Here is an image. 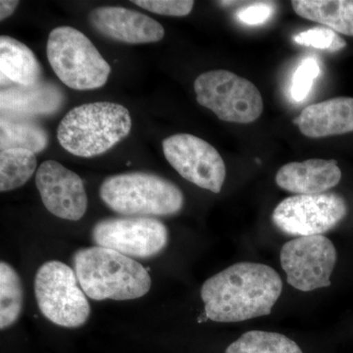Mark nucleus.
Wrapping results in <instances>:
<instances>
[{
    "mask_svg": "<svg viewBox=\"0 0 353 353\" xmlns=\"http://www.w3.org/2000/svg\"><path fill=\"white\" fill-rule=\"evenodd\" d=\"M196 101L225 122L250 124L263 112V99L250 81L227 70H213L197 77Z\"/></svg>",
    "mask_w": 353,
    "mask_h": 353,
    "instance_id": "7",
    "label": "nucleus"
},
{
    "mask_svg": "<svg viewBox=\"0 0 353 353\" xmlns=\"http://www.w3.org/2000/svg\"><path fill=\"white\" fill-rule=\"evenodd\" d=\"M1 85H34L43 82V69L31 48L8 36L0 38Z\"/></svg>",
    "mask_w": 353,
    "mask_h": 353,
    "instance_id": "17",
    "label": "nucleus"
},
{
    "mask_svg": "<svg viewBox=\"0 0 353 353\" xmlns=\"http://www.w3.org/2000/svg\"><path fill=\"white\" fill-rule=\"evenodd\" d=\"M169 164L201 189L219 194L226 179V165L210 143L189 134H176L162 141Z\"/></svg>",
    "mask_w": 353,
    "mask_h": 353,
    "instance_id": "11",
    "label": "nucleus"
},
{
    "mask_svg": "<svg viewBox=\"0 0 353 353\" xmlns=\"http://www.w3.org/2000/svg\"><path fill=\"white\" fill-rule=\"evenodd\" d=\"M73 266L85 296L94 301H132L152 288V277L143 265L101 246L79 250Z\"/></svg>",
    "mask_w": 353,
    "mask_h": 353,
    "instance_id": "2",
    "label": "nucleus"
},
{
    "mask_svg": "<svg viewBox=\"0 0 353 353\" xmlns=\"http://www.w3.org/2000/svg\"><path fill=\"white\" fill-rule=\"evenodd\" d=\"M225 353H303L299 345L285 334L250 331L227 347Z\"/></svg>",
    "mask_w": 353,
    "mask_h": 353,
    "instance_id": "22",
    "label": "nucleus"
},
{
    "mask_svg": "<svg viewBox=\"0 0 353 353\" xmlns=\"http://www.w3.org/2000/svg\"><path fill=\"white\" fill-rule=\"evenodd\" d=\"M75 271L63 262H46L34 277V296L41 314L63 328L83 326L90 315L87 296Z\"/></svg>",
    "mask_w": 353,
    "mask_h": 353,
    "instance_id": "6",
    "label": "nucleus"
},
{
    "mask_svg": "<svg viewBox=\"0 0 353 353\" xmlns=\"http://www.w3.org/2000/svg\"><path fill=\"white\" fill-rule=\"evenodd\" d=\"M46 55L64 85L76 90H97L108 83L110 65L85 34L62 26L50 32Z\"/></svg>",
    "mask_w": 353,
    "mask_h": 353,
    "instance_id": "5",
    "label": "nucleus"
},
{
    "mask_svg": "<svg viewBox=\"0 0 353 353\" xmlns=\"http://www.w3.org/2000/svg\"><path fill=\"white\" fill-rule=\"evenodd\" d=\"M132 3L159 15L183 17L194 8L192 0H134Z\"/></svg>",
    "mask_w": 353,
    "mask_h": 353,
    "instance_id": "25",
    "label": "nucleus"
},
{
    "mask_svg": "<svg viewBox=\"0 0 353 353\" xmlns=\"http://www.w3.org/2000/svg\"><path fill=\"white\" fill-rule=\"evenodd\" d=\"M131 129V115L125 106L94 102L71 109L58 126L57 139L71 154L94 157L127 138Z\"/></svg>",
    "mask_w": 353,
    "mask_h": 353,
    "instance_id": "3",
    "label": "nucleus"
},
{
    "mask_svg": "<svg viewBox=\"0 0 353 353\" xmlns=\"http://www.w3.org/2000/svg\"><path fill=\"white\" fill-rule=\"evenodd\" d=\"M19 6L17 0H1L0 1V20H6L12 15L15 9Z\"/></svg>",
    "mask_w": 353,
    "mask_h": 353,
    "instance_id": "27",
    "label": "nucleus"
},
{
    "mask_svg": "<svg viewBox=\"0 0 353 353\" xmlns=\"http://www.w3.org/2000/svg\"><path fill=\"white\" fill-rule=\"evenodd\" d=\"M274 13L273 3L266 1L250 2L239 11L238 18L246 25H260L267 22Z\"/></svg>",
    "mask_w": 353,
    "mask_h": 353,
    "instance_id": "26",
    "label": "nucleus"
},
{
    "mask_svg": "<svg viewBox=\"0 0 353 353\" xmlns=\"http://www.w3.org/2000/svg\"><path fill=\"white\" fill-rule=\"evenodd\" d=\"M294 41L301 46H312L317 50L336 52L347 46V41L328 28H314L294 37Z\"/></svg>",
    "mask_w": 353,
    "mask_h": 353,
    "instance_id": "23",
    "label": "nucleus"
},
{
    "mask_svg": "<svg viewBox=\"0 0 353 353\" xmlns=\"http://www.w3.org/2000/svg\"><path fill=\"white\" fill-rule=\"evenodd\" d=\"M308 138L338 136L353 132L352 97H336L304 108L294 120Z\"/></svg>",
    "mask_w": 353,
    "mask_h": 353,
    "instance_id": "16",
    "label": "nucleus"
},
{
    "mask_svg": "<svg viewBox=\"0 0 353 353\" xmlns=\"http://www.w3.org/2000/svg\"><path fill=\"white\" fill-rule=\"evenodd\" d=\"M282 290V279L272 267L240 262L208 279L201 296L208 319L236 323L270 315Z\"/></svg>",
    "mask_w": 353,
    "mask_h": 353,
    "instance_id": "1",
    "label": "nucleus"
},
{
    "mask_svg": "<svg viewBox=\"0 0 353 353\" xmlns=\"http://www.w3.org/2000/svg\"><path fill=\"white\" fill-rule=\"evenodd\" d=\"M65 101L64 92L52 82L34 85H10L0 92L1 115L34 119L59 111Z\"/></svg>",
    "mask_w": 353,
    "mask_h": 353,
    "instance_id": "14",
    "label": "nucleus"
},
{
    "mask_svg": "<svg viewBox=\"0 0 353 353\" xmlns=\"http://www.w3.org/2000/svg\"><path fill=\"white\" fill-rule=\"evenodd\" d=\"M90 23L102 36L120 43H157L165 34L163 26L157 21L124 7H97L90 13Z\"/></svg>",
    "mask_w": 353,
    "mask_h": 353,
    "instance_id": "13",
    "label": "nucleus"
},
{
    "mask_svg": "<svg viewBox=\"0 0 353 353\" xmlns=\"http://www.w3.org/2000/svg\"><path fill=\"white\" fill-rule=\"evenodd\" d=\"M341 171L336 160L309 159L290 162L276 174L281 189L296 194H324L341 182Z\"/></svg>",
    "mask_w": 353,
    "mask_h": 353,
    "instance_id": "15",
    "label": "nucleus"
},
{
    "mask_svg": "<svg viewBox=\"0 0 353 353\" xmlns=\"http://www.w3.org/2000/svg\"><path fill=\"white\" fill-rule=\"evenodd\" d=\"M43 205L60 219L79 221L87 212L88 196L82 178L55 160H46L36 173Z\"/></svg>",
    "mask_w": 353,
    "mask_h": 353,
    "instance_id": "12",
    "label": "nucleus"
},
{
    "mask_svg": "<svg viewBox=\"0 0 353 353\" xmlns=\"http://www.w3.org/2000/svg\"><path fill=\"white\" fill-rule=\"evenodd\" d=\"M336 259L334 243L325 236L294 239L285 243L280 253L288 284L301 292L330 287Z\"/></svg>",
    "mask_w": 353,
    "mask_h": 353,
    "instance_id": "9",
    "label": "nucleus"
},
{
    "mask_svg": "<svg viewBox=\"0 0 353 353\" xmlns=\"http://www.w3.org/2000/svg\"><path fill=\"white\" fill-rule=\"evenodd\" d=\"M321 73L319 62L313 57L303 60L294 73L292 80V95L296 101H303L307 97L313 83Z\"/></svg>",
    "mask_w": 353,
    "mask_h": 353,
    "instance_id": "24",
    "label": "nucleus"
},
{
    "mask_svg": "<svg viewBox=\"0 0 353 353\" xmlns=\"http://www.w3.org/2000/svg\"><path fill=\"white\" fill-rule=\"evenodd\" d=\"M99 196L111 210L125 217L175 215L185 203L175 183L148 172L108 176L99 188Z\"/></svg>",
    "mask_w": 353,
    "mask_h": 353,
    "instance_id": "4",
    "label": "nucleus"
},
{
    "mask_svg": "<svg viewBox=\"0 0 353 353\" xmlns=\"http://www.w3.org/2000/svg\"><path fill=\"white\" fill-rule=\"evenodd\" d=\"M97 246L115 250L131 259H150L168 245L169 232L161 221L152 217L108 218L92 228Z\"/></svg>",
    "mask_w": 353,
    "mask_h": 353,
    "instance_id": "10",
    "label": "nucleus"
},
{
    "mask_svg": "<svg viewBox=\"0 0 353 353\" xmlns=\"http://www.w3.org/2000/svg\"><path fill=\"white\" fill-rule=\"evenodd\" d=\"M37 157L34 152L22 148L1 150L0 153V190L18 189L34 175Z\"/></svg>",
    "mask_w": 353,
    "mask_h": 353,
    "instance_id": "21",
    "label": "nucleus"
},
{
    "mask_svg": "<svg viewBox=\"0 0 353 353\" xmlns=\"http://www.w3.org/2000/svg\"><path fill=\"white\" fill-rule=\"evenodd\" d=\"M24 290L19 275L7 262L0 263V329H8L19 319Z\"/></svg>",
    "mask_w": 353,
    "mask_h": 353,
    "instance_id": "20",
    "label": "nucleus"
},
{
    "mask_svg": "<svg viewBox=\"0 0 353 353\" xmlns=\"http://www.w3.org/2000/svg\"><path fill=\"white\" fill-rule=\"evenodd\" d=\"M48 145V132L34 119L1 115V119H0L1 150L22 148L36 154L46 150Z\"/></svg>",
    "mask_w": 353,
    "mask_h": 353,
    "instance_id": "19",
    "label": "nucleus"
},
{
    "mask_svg": "<svg viewBox=\"0 0 353 353\" xmlns=\"http://www.w3.org/2000/svg\"><path fill=\"white\" fill-rule=\"evenodd\" d=\"M292 6L304 19L353 37V0H294Z\"/></svg>",
    "mask_w": 353,
    "mask_h": 353,
    "instance_id": "18",
    "label": "nucleus"
},
{
    "mask_svg": "<svg viewBox=\"0 0 353 353\" xmlns=\"http://www.w3.org/2000/svg\"><path fill=\"white\" fill-rule=\"evenodd\" d=\"M345 199L334 192L287 197L272 213L274 225L288 236H323L345 219Z\"/></svg>",
    "mask_w": 353,
    "mask_h": 353,
    "instance_id": "8",
    "label": "nucleus"
}]
</instances>
